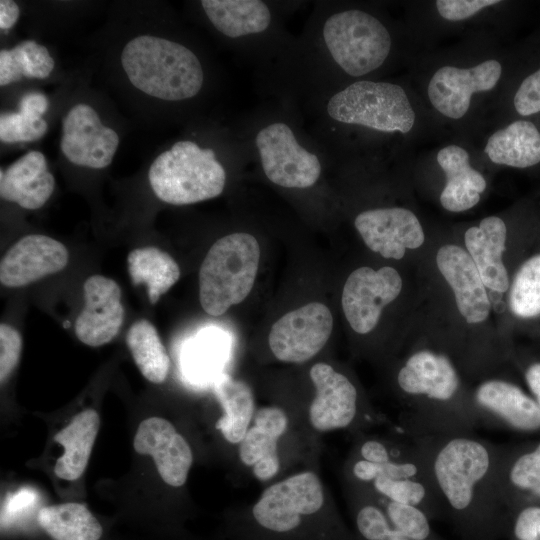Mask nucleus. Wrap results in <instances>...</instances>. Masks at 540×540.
<instances>
[{
  "instance_id": "f257e3e1",
  "label": "nucleus",
  "mask_w": 540,
  "mask_h": 540,
  "mask_svg": "<svg viewBox=\"0 0 540 540\" xmlns=\"http://www.w3.org/2000/svg\"><path fill=\"white\" fill-rule=\"evenodd\" d=\"M121 63L134 87L162 100L190 99L200 92L204 81L202 65L194 52L161 37L133 38L122 51Z\"/></svg>"
},
{
  "instance_id": "f03ea898",
  "label": "nucleus",
  "mask_w": 540,
  "mask_h": 540,
  "mask_svg": "<svg viewBox=\"0 0 540 540\" xmlns=\"http://www.w3.org/2000/svg\"><path fill=\"white\" fill-rule=\"evenodd\" d=\"M322 483L312 471L294 474L263 491L251 509L260 540H327Z\"/></svg>"
},
{
  "instance_id": "7ed1b4c3",
  "label": "nucleus",
  "mask_w": 540,
  "mask_h": 540,
  "mask_svg": "<svg viewBox=\"0 0 540 540\" xmlns=\"http://www.w3.org/2000/svg\"><path fill=\"white\" fill-rule=\"evenodd\" d=\"M259 260L260 247L253 235L233 233L218 239L199 271L203 310L211 316H220L241 303L253 288Z\"/></svg>"
},
{
  "instance_id": "20e7f679",
  "label": "nucleus",
  "mask_w": 540,
  "mask_h": 540,
  "mask_svg": "<svg viewBox=\"0 0 540 540\" xmlns=\"http://www.w3.org/2000/svg\"><path fill=\"white\" fill-rule=\"evenodd\" d=\"M148 179L160 200L186 205L219 196L225 187L226 171L212 149L184 140L154 160Z\"/></svg>"
},
{
  "instance_id": "39448f33",
  "label": "nucleus",
  "mask_w": 540,
  "mask_h": 540,
  "mask_svg": "<svg viewBox=\"0 0 540 540\" xmlns=\"http://www.w3.org/2000/svg\"><path fill=\"white\" fill-rule=\"evenodd\" d=\"M325 55L344 73L364 76L378 69L391 51L388 29L370 13L341 10L327 16L320 28Z\"/></svg>"
},
{
  "instance_id": "423d86ee",
  "label": "nucleus",
  "mask_w": 540,
  "mask_h": 540,
  "mask_svg": "<svg viewBox=\"0 0 540 540\" xmlns=\"http://www.w3.org/2000/svg\"><path fill=\"white\" fill-rule=\"evenodd\" d=\"M327 116L341 124L372 130L408 133L415 112L404 89L398 84L360 80L334 93L325 106Z\"/></svg>"
},
{
  "instance_id": "0eeeda50",
  "label": "nucleus",
  "mask_w": 540,
  "mask_h": 540,
  "mask_svg": "<svg viewBox=\"0 0 540 540\" xmlns=\"http://www.w3.org/2000/svg\"><path fill=\"white\" fill-rule=\"evenodd\" d=\"M254 145L262 170L273 184L305 189L320 178L319 156L299 142L287 123L273 121L262 126L255 135Z\"/></svg>"
},
{
  "instance_id": "6e6552de",
  "label": "nucleus",
  "mask_w": 540,
  "mask_h": 540,
  "mask_svg": "<svg viewBox=\"0 0 540 540\" xmlns=\"http://www.w3.org/2000/svg\"><path fill=\"white\" fill-rule=\"evenodd\" d=\"M332 329L329 308L312 302L288 312L274 323L268 337L269 346L279 361L302 363L325 346Z\"/></svg>"
},
{
  "instance_id": "1a4fd4ad",
  "label": "nucleus",
  "mask_w": 540,
  "mask_h": 540,
  "mask_svg": "<svg viewBox=\"0 0 540 540\" xmlns=\"http://www.w3.org/2000/svg\"><path fill=\"white\" fill-rule=\"evenodd\" d=\"M402 278L393 267L378 270L360 267L347 278L341 297L344 315L359 334L372 331L383 308L393 302L402 290Z\"/></svg>"
},
{
  "instance_id": "9d476101",
  "label": "nucleus",
  "mask_w": 540,
  "mask_h": 540,
  "mask_svg": "<svg viewBox=\"0 0 540 540\" xmlns=\"http://www.w3.org/2000/svg\"><path fill=\"white\" fill-rule=\"evenodd\" d=\"M490 465L484 445L468 438H454L438 452L434 461L436 481L456 510L472 502L475 486L485 477Z\"/></svg>"
},
{
  "instance_id": "9b49d317",
  "label": "nucleus",
  "mask_w": 540,
  "mask_h": 540,
  "mask_svg": "<svg viewBox=\"0 0 540 540\" xmlns=\"http://www.w3.org/2000/svg\"><path fill=\"white\" fill-rule=\"evenodd\" d=\"M354 225L366 246L387 259H402L406 249H417L425 240L416 215L402 207L363 211L356 216Z\"/></svg>"
},
{
  "instance_id": "f8f14e48",
  "label": "nucleus",
  "mask_w": 540,
  "mask_h": 540,
  "mask_svg": "<svg viewBox=\"0 0 540 540\" xmlns=\"http://www.w3.org/2000/svg\"><path fill=\"white\" fill-rule=\"evenodd\" d=\"M501 74L502 66L496 60H487L472 68L444 66L429 82V100L444 116L462 118L469 109L471 96L494 88Z\"/></svg>"
},
{
  "instance_id": "ddd939ff",
  "label": "nucleus",
  "mask_w": 540,
  "mask_h": 540,
  "mask_svg": "<svg viewBox=\"0 0 540 540\" xmlns=\"http://www.w3.org/2000/svg\"><path fill=\"white\" fill-rule=\"evenodd\" d=\"M84 307L75 322L77 338L98 347L110 342L119 332L125 310L121 288L111 278L90 276L83 285Z\"/></svg>"
},
{
  "instance_id": "4468645a",
  "label": "nucleus",
  "mask_w": 540,
  "mask_h": 540,
  "mask_svg": "<svg viewBox=\"0 0 540 540\" xmlns=\"http://www.w3.org/2000/svg\"><path fill=\"white\" fill-rule=\"evenodd\" d=\"M68 260V251L61 242L46 235H27L3 256L0 282L9 288L22 287L63 270Z\"/></svg>"
},
{
  "instance_id": "2eb2a0df",
  "label": "nucleus",
  "mask_w": 540,
  "mask_h": 540,
  "mask_svg": "<svg viewBox=\"0 0 540 540\" xmlns=\"http://www.w3.org/2000/svg\"><path fill=\"white\" fill-rule=\"evenodd\" d=\"M315 397L309 406L311 426L320 432L348 427L357 414V390L352 382L327 363H316L309 372Z\"/></svg>"
},
{
  "instance_id": "dca6fc26",
  "label": "nucleus",
  "mask_w": 540,
  "mask_h": 540,
  "mask_svg": "<svg viewBox=\"0 0 540 540\" xmlns=\"http://www.w3.org/2000/svg\"><path fill=\"white\" fill-rule=\"evenodd\" d=\"M133 446L137 453L153 457L165 483L173 487L184 485L193 454L187 441L169 421L160 417L143 420L138 426Z\"/></svg>"
},
{
  "instance_id": "f3484780",
  "label": "nucleus",
  "mask_w": 540,
  "mask_h": 540,
  "mask_svg": "<svg viewBox=\"0 0 540 540\" xmlns=\"http://www.w3.org/2000/svg\"><path fill=\"white\" fill-rule=\"evenodd\" d=\"M439 272L451 287L457 308L467 323L485 321L491 304L478 269L466 250L458 245L442 246L436 255Z\"/></svg>"
},
{
  "instance_id": "a211bd4d",
  "label": "nucleus",
  "mask_w": 540,
  "mask_h": 540,
  "mask_svg": "<svg viewBox=\"0 0 540 540\" xmlns=\"http://www.w3.org/2000/svg\"><path fill=\"white\" fill-rule=\"evenodd\" d=\"M506 237V224L497 216L482 219L479 226L470 227L464 235L466 251L485 287L499 293L509 288V276L503 262Z\"/></svg>"
},
{
  "instance_id": "6ab92c4d",
  "label": "nucleus",
  "mask_w": 540,
  "mask_h": 540,
  "mask_svg": "<svg viewBox=\"0 0 540 540\" xmlns=\"http://www.w3.org/2000/svg\"><path fill=\"white\" fill-rule=\"evenodd\" d=\"M54 176L48 171L45 156L30 151L7 169L0 171L1 198L25 209L42 207L53 193Z\"/></svg>"
},
{
  "instance_id": "aec40b11",
  "label": "nucleus",
  "mask_w": 540,
  "mask_h": 540,
  "mask_svg": "<svg viewBox=\"0 0 540 540\" xmlns=\"http://www.w3.org/2000/svg\"><path fill=\"white\" fill-rule=\"evenodd\" d=\"M397 381L400 388L410 395L447 401L459 386L457 372L444 355L421 350L411 355L399 370Z\"/></svg>"
},
{
  "instance_id": "412c9836",
  "label": "nucleus",
  "mask_w": 540,
  "mask_h": 540,
  "mask_svg": "<svg viewBox=\"0 0 540 540\" xmlns=\"http://www.w3.org/2000/svg\"><path fill=\"white\" fill-rule=\"evenodd\" d=\"M437 161L446 175L440 195L443 208L462 212L474 207L486 188V180L471 167L468 152L460 146L449 145L438 152Z\"/></svg>"
},
{
  "instance_id": "4be33fe9",
  "label": "nucleus",
  "mask_w": 540,
  "mask_h": 540,
  "mask_svg": "<svg viewBox=\"0 0 540 540\" xmlns=\"http://www.w3.org/2000/svg\"><path fill=\"white\" fill-rule=\"evenodd\" d=\"M201 6L213 26L231 39L261 35L273 22L269 5L260 0H203Z\"/></svg>"
},
{
  "instance_id": "5701e85b",
  "label": "nucleus",
  "mask_w": 540,
  "mask_h": 540,
  "mask_svg": "<svg viewBox=\"0 0 540 540\" xmlns=\"http://www.w3.org/2000/svg\"><path fill=\"white\" fill-rule=\"evenodd\" d=\"M476 401L515 429L534 431L540 428V407L516 385L503 380H489L476 390Z\"/></svg>"
},
{
  "instance_id": "b1692460",
  "label": "nucleus",
  "mask_w": 540,
  "mask_h": 540,
  "mask_svg": "<svg viewBox=\"0 0 540 540\" xmlns=\"http://www.w3.org/2000/svg\"><path fill=\"white\" fill-rule=\"evenodd\" d=\"M500 165L529 168L540 163V129L527 119H518L494 132L484 149Z\"/></svg>"
},
{
  "instance_id": "393cba45",
  "label": "nucleus",
  "mask_w": 540,
  "mask_h": 540,
  "mask_svg": "<svg viewBox=\"0 0 540 540\" xmlns=\"http://www.w3.org/2000/svg\"><path fill=\"white\" fill-rule=\"evenodd\" d=\"M100 427L98 413L87 409L77 414L72 421L54 436V441L65 449L58 458L54 473L57 477L73 481L81 477Z\"/></svg>"
},
{
  "instance_id": "a878e982",
  "label": "nucleus",
  "mask_w": 540,
  "mask_h": 540,
  "mask_svg": "<svg viewBox=\"0 0 540 540\" xmlns=\"http://www.w3.org/2000/svg\"><path fill=\"white\" fill-rule=\"evenodd\" d=\"M213 389L224 410L215 427L226 441L239 444L255 415L253 392L247 383L225 373L214 378Z\"/></svg>"
},
{
  "instance_id": "bb28decb",
  "label": "nucleus",
  "mask_w": 540,
  "mask_h": 540,
  "mask_svg": "<svg viewBox=\"0 0 540 540\" xmlns=\"http://www.w3.org/2000/svg\"><path fill=\"white\" fill-rule=\"evenodd\" d=\"M128 272L134 285L147 288L151 304L157 303L180 278V268L165 251L148 246L132 250L127 257Z\"/></svg>"
},
{
  "instance_id": "cd10ccee",
  "label": "nucleus",
  "mask_w": 540,
  "mask_h": 540,
  "mask_svg": "<svg viewBox=\"0 0 540 540\" xmlns=\"http://www.w3.org/2000/svg\"><path fill=\"white\" fill-rule=\"evenodd\" d=\"M287 414L279 407L268 406L255 412L244 438L239 443L241 462L253 467L258 461L278 455V441L288 428Z\"/></svg>"
},
{
  "instance_id": "c85d7f7f",
  "label": "nucleus",
  "mask_w": 540,
  "mask_h": 540,
  "mask_svg": "<svg viewBox=\"0 0 540 540\" xmlns=\"http://www.w3.org/2000/svg\"><path fill=\"white\" fill-rule=\"evenodd\" d=\"M37 522L53 540H99L102 535L101 524L80 503L43 507Z\"/></svg>"
},
{
  "instance_id": "c756f323",
  "label": "nucleus",
  "mask_w": 540,
  "mask_h": 540,
  "mask_svg": "<svg viewBox=\"0 0 540 540\" xmlns=\"http://www.w3.org/2000/svg\"><path fill=\"white\" fill-rule=\"evenodd\" d=\"M126 343L141 374L152 383L164 382L170 359L154 325L146 319L136 321L127 331Z\"/></svg>"
},
{
  "instance_id": "7c9ffc66",
  "label": "nucleus",
  "mask_w": 540,
  "mask_h": 540,
  "mask_svg": "<svg viewBox=\"0 0 540 540\" xmlns=\"http://www.w3.org/2000/svg\"><path fill=\"white\" fill-rule=\"evenodd\" d=\"M54 68L48 49L33 40L19 43L0 52V85L6 86L22 77L44 79Z\"/></svg>"
},
{
  "instance_id": "2f4dec72",
  "label": "nucleus",
  "mask_w": 540,
  "mask_h": 540,
  "mask_svg": "<svg viewBox=\"0 0 540 540\" xmlns=\"http://www.w3.org/2000/svg\"><path fill=\"white\" fill-rule=\"evenodd\" d=\"M509 307L520 318L540 315V254L526 260L518 269L510 288Z\"/></svg>"
},
{
  "instance_id": "473e14b6",
  "label": "nucleus",
  "mask_w": 540,
  "mask_h": 540,
  "mask_svg": "<svg viewBox=\"0 0 540 540\" xmlns=\"http://www.w3.org/2000/svg\"><path fill=\"white\" fill-rule=\"evenodd\" d=\"M225 337L216 329L201 332L189 345L185 364L192 376L203 378L217 369L225 353Z\"/></svg>"
},
{
  "instance_id": "72a5a7b5",
  "label": "nucleus",
  "mask_w": 540,
  "mask_h": 540,
  "mask_svg": "<svg viewBox=\"0 0 540 540\" xmlns=\"http://www.w3.org/2000/svg\"><path fill=\"white\" fill-rule=\"evenodd\" d=\"M47 123L41 115L25 109L0 116V140L4 143L30 142L42 138Z\"/></svg>"
},
{
  "instance_id": "f704fd0d",
  "label": "nucleus",
  "mask_w": 540,
  "mask_h": 540,
  "mask_svg": "<svg viewBox=\"0 0 540 540\" xmlns=\"http://www.w3.org/2000/svg\"><path fill=\"white\" fill-rule=\"evenodd\" d=\"M386 515L392 528L410 540H425L429 536L428 520L416 506L390 501Z\"/></svg>"
},
{
  "instance_id": "c9c22d12",
  "label": "nucleus",
  "mask_w": 540,
  "mask_h": 540,
  "mask_svg": "<svg viewBox=\"0 0 540 540\" xmlns=\"http://www.w3.org/2000/svg\"><path fill=\"white\" fill-rule=\"evenodd\" d=\"M375 489L390 501L416 506L425 497V487L411 479L395 480L379 475L373 481Z\"/></svg>"
},
{
  "instance_id": "e433bc0d",
  "label": "nucleus",
  "mask_w": 540,
  "mask_h": 540,
  "mask_svg": "<svg viewBox=\"0 0 540 540\" xmlns=\"http://www.w3.org/2000/svg\"><path fill=\"white\" fill-rule=\"evenodd\" d=\"M510 480L518 488L540 496V444L516 460L510 471Z\"/></svg>"
},
{
  "instance_id": "4c0bfd02",
  "label": "nucleus",
  "mask_w": 540,
  "mask_h": 540,
  "mask_svg": "<svg viewBox=\"0 0 540 540\" xmlns=\"http://www.w3.org/2000/svg\"><path fill=\"white\" fill-rule=\"evenodd\" d=\"M513 106L523 117L540 113V66L520 82L513 97Z\"/></svg>"
},
{
  "instance_id": "58836bf2",
  "label": "nucleus",
  "mask_w": 540,
  "mask_h": 540,
  "mask_svg": "<svg viewBox=\"0 0 540 540\" xmlns=\"http://www.w3.org/2000/svg\"><path fill=\"white\" fill-rule=\"evenodd\" d=\"M356 525L366 540H386L393 529L387 515L375 505H365L358 511Z\"/></svg>"
},
{
  "instance_id": "ea45409f",
  "label": "nucleus",
  "mask_w": 540,
  "mask_h": 540,
  "mask_svg": "<svg viewBox=\"0 0 540 540\" xmlns=\"http://www.w3.org/2000/svg\"><path fill=\"white\" fill-rule=\"evenodd\" d=\"M22 347L19 332L12 326L0 325V381L3 384L18 364Z\"/></svg>"
},
{
  "instance_id": "a19ab883",
  "label": "nucleus",
  "mask_w": 540,
  "mask_h": 540,
  "mask_svg": "<svg viewBox=\"0 0 540 540\" xmlns=\"http://www.w3.org/2000/svg\"><path fill=\"white\" fill-rule=\"evenodd\" d=\"M499 2L498 0H438L436 1V8L444 19L459 21Z\"/></svg>"
},
{
  "instance_id": "79ce46f5",
  "label": "nucleus",
  "mask_w": 540,
  "mask_h": 540,
  "mask_svg": "<svg viewBox=\"0 0 540 540\" xmlns=\"http://www.w3.org/2000/svg\"><path fill=\"white\" fill-rule=\"evenodd\" d=\"M514 532L519 540L540 538V507H528L518 516Z\"/></svg>"
},
{
  "instance_id": "37998d69",
  "label": "nucleus",
  "mask_w": 540,
  "mask_h": 540,
  "mask_svg": "<svg viewBox=\"0 0 540 540\" xmlns=\"http://www.w3.org/2000/svg\"><path fill=\"white\" fill-rule=\"evenodd\" d=\"M417 471L416 465L410 462L394 463L389 461L385 464H379V475L395 480L410 479L417 474Z\"/></svg>"
},
{
  "instance_id": "c03bdc74",
  "label": "nucleus",
  "mask_w": 540,
  "mask_h": 540,
  "mask_svg": "<svg viewBox=\"0 0 540 540\" xmlns=\"http://www.w3.org/2000/svg\"><path fill=\"white\" fill-rule=\"evenodd\" d=\"M360 453L364 460L375 464H385L390 461L386 447L375 440L366 441L362 445Z\"/></svg>"
},
{
  "instance_id": "a18cd8bd",
  "label": "nucleus",
  "mask_w": 540,
  "mask_h": 540,
  "mask_svg": "<svg viewBox=\"0 0 540 540\" xmlns=\"http://www.w3.org/2000/svg\"><path fill=\"white\" fill-rule=\"evenodd\" d=\"M48 105L47 97L39 92L27 93L19 101V108L28 109L41 116L47 111Z\"/></svg>"
},
{
  "instance_id": "49530a36",
  "label": "nucleus",
  "mask_w": 540,
  "mask_h": 540,
  "mask_svg": "<svg viewBox=\"0 0 540 540\" xmlns=\"http://www.w3.org/2000/svg\"><path fill=\"white\" fill-rule=\"evenodd\" d=\"M20 9L14 1H0V28L2 30L10 29L18 20Z\"/></svg>"
},
{
  "instance_id": "de8ad7c7",
  "label": "nucleus",
  "mask_w": 540,
  "mask_h": 540,
  "mask_svg": "<svg viewBox=\"0 0 540 540\" xmlns=\"http://www.w3.org/2000/svg\"><path fill=\"white\" fill-rule=\"evenodd\" d=\"M353 474L361 481H374L379 475V464H375L364 459L359 460L353 466Z\"/></svg>"
},
{
  "instance_id": "09e8293b",
  "label": "nucleus",
  "mask_w": 540,
  "mask_h": 540,
  "mask_svg": "<svg viewBox=\"0 0 540 540\" xmlns=\"http://www.w3.org/2000/svg\"><path fill=\"white\" fill-rule=\"evenodd\" d=\"M526 382L540 407V363L531 365L525 374Z\"/></svg>"
},
{
  "instance_id": "8fccbe9b",
  "label": "nucleus",
  "mask_w": 540,
  "mask_h": 540,
  "mask_svg": "<svg viewBox=\"0 0 540 540\" xmlns=\"http://www.w3.org/2000/svg\"><path fill=\"white\" fill-rule=\"evenodd\" d=\"M386 540H410V539L404 536L403 534H401L400 532H398L397 530L392 529V533Z\"/></svg>"
},
{
  "instance_id": "3c124183",
  "label": "nucleus",
  "mask_w": 540,
  "mask_h": 540,
  "mask_svg": "<svg viewBox=\"0 0 540 540\" xmlns=\"http://www.w3.org/2000/svg\"><path fill=\"white\" fill-rule=\"evenodd\" d=\"M70 326V322H65L64 323V327H69Z\"/></svg>"
}]
</instances>
